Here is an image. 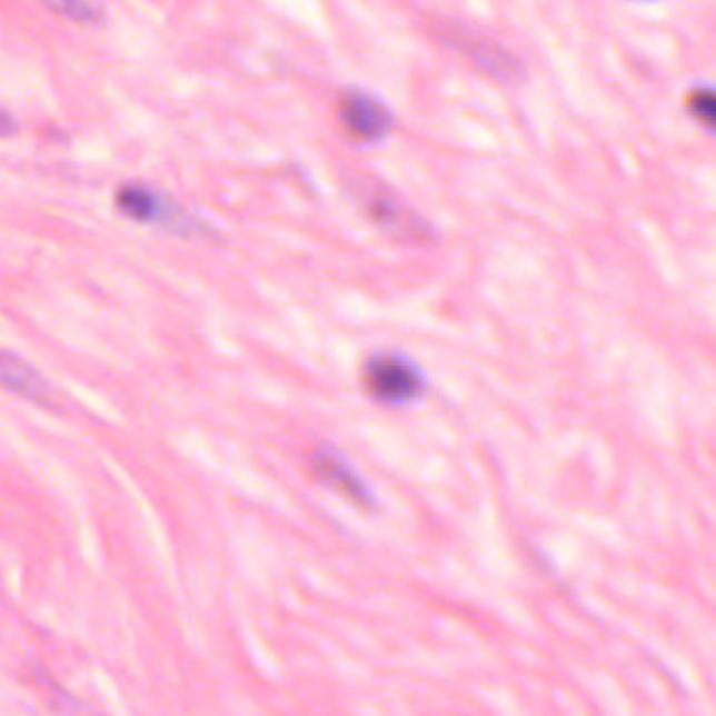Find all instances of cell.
I'll return each instance as SVG.
<instances>
[{"mask_svg": "<svg viewBox=\"0 0 716 716\" xmlns=\"http://www.w3.org/2000/svg\"><path fill=\"white\" fill-rule=\"evenodd\" d=\"M361 382L370 396L387 406L410 404L427 389L425 372L401 354H377L366 359Z\"/></svg>", "mask_w": 716, "mask_h": 716, "instance_id": "obj_1", "label": "cell"}, {"mask_svg": "<svg viewBox=\"0 0 716 716\" xmlns=\"http://www.w3.org/2000/svg\"><path fill=\"white\" fill-rule=\"evenodd\" d=\"M339 122L351 139L361 143H377L394 129V113L375 95L349 89L340 95Z\"/></svg>", "mask_w": 716, "mask_h": 716, "instance_id": "obj_2", "label": "cell"}, {"mask_svg": "<svg viewBox=\"0 0 716 716\" xmlns=\"http://www.w3.org/2000/svg\"><path fill=\"white\" fill-rule=\"evenodd\" d=\"M366 210L372 217V221H377L382 229L397 233L399 238H410L412 242L420 238H429V226L420 221L408 208L401 207L391 193L380 191L370 196L366 202Z\"/></svg>", "mask_w": 716, "mask_h": 716, "instance_id": "obj_3", "label": "cell"}, {"mask_svg": "<svg viewBox=\"0 0 716 716\" xmlns=\"http://www.w3.org/2000/svg\"><path fill=\"white\" fill-rule=\"evenodd\" d=\"M116 205L118 208L129 215L135 221L141 223H165L170 227L172 223H183L177 215H172V205H167V200H160V196L151 189L143 186H122L116 193Z\"/></svg>", "mask_w": 716, "mask_h": 716, "instance_id": "obj_4", "label": "cell"}, {"mask_svg": "<svg viewBox=\"0 0 716 716\" xmlns=\"http://www.w3.org/2000/svg\"><path fill=\"white\" fill-rule=\"evenodd\" d=\"M314 469L318 473L321 481L337 490L347 494L349 498L358 500L359 505L368 507L372 503V491L364 484V479L354 471L345 458L332 450H321L314 456Z\"/></svg>", "mask_w": 716, "mask_h": 716, "instance_id": "obj_5", "label": "cell"}, {"mask_svg": "<svg viewBox=\"0 0 716 716\" xmlns=\"http://www.w3.org/2000/svg\"><path fill=\"white\" fill-rule=\"evenodd\" d=\"M0 387L32 401L49 397V385L32 364L11 351H0Z\"/></svg>", "mask_w": 716, "mask_h": 716, "instance_id": "obj_6", "label": "cell"}, {"mask_svg": "<svg viewBox=\"0 0 716 716\" xmlns=\"http://www.w3.org/2000/svg\"><path fill=\"white\" fill-rule=\"evenodd\" d=\"M687 110L689 113L706 127H715L716 97L710 87H696L687 95Z\"/></svg>", "mask_w": 716, "mask_h": 716, "instance_id": "obj_7", "label": "cell"}, {"mask_svg": "<svg viewBox=\"0 0 716 716\" xmlns=\"http://www.w3.org/2000/svg\"><path fill=\"white\" fill-rule=\"evenodd\" d=\"M53 11L61 13L63 18L82 21V23H95L101 21V7L91 4V2H78V0H63V2H51L49 4Z\"/></svg>", "mask_w": 716, "mask_h": 716, "instance_id": "obj_8", "label": "cell"}, {"mask_svg": "<svg viewBox=\"0 0 716 716\" xmlns=\"http://www.w3.org/2000/svg\"><path fill=\"white\" fill-rule=\"evenodd\" d=\"M16 131H18V122L13 120V116H11V113L0 108V137L13 135Z\"/></svg>", "mask_w": 716, "mask_h": 716, "instance_id": "obj_9", "label": "cell"}]
</instances>
